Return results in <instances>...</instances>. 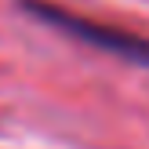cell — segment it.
Returning <instances> with one entry per match:
<instances>
[{"instance_id": "cell-1", "label": "cell", "mask_w": 149, "mask_h": 149, "mask_svg": "<svg viewBox=\"0 0 149 149\" xmlns=\"http://www.w3.org/2000/svg\"><path fill=\"white\" fill-rule=\"evenodd\" d=\"M26 7V15L40 18L44 26H55L58 33L73 36V40L87 44V47H98V51H109L116 58H127V62H138L149 69V40L146 36H135V33H124V29H113V26H102V22H91V18H80V15L65 11L58 4H47V0H18Z\"/></svg>"}]
</instances>
